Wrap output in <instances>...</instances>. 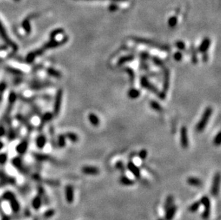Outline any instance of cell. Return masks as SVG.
<instances>
[{
	"label": "cell",
	"instance_id": "cell-1",
	"mask_svg": "<svg viewBox=\"0 0 221 220\" xmlns=\"http://www.w3.org/2000/svg\"><path fill=\"white\" fill-rule=\"evenodd\" d=\"M67 41H68V37H65L62 40H59V41L55 40V39L51 40L50 42H48L47 43L45 44L42 48L29 53L26 57L27 62H28V63H32L37 56L42 55V54L45 53V52L46 50H50V49L56 48V47H58L61 46V45H65L66 42H67Z\"/></svg>",
	"mask_w": 221,
	"mask_h": 220
},
{
	"label": "cell",
	"instance_id": "cell-2",
	"mask_svg": "<svg viewBox=\"0 0 221 220\" xmlns=\"http://www.w3.org/2000/svg\"><path fill=\"white\" fill-rule=\"evenodd\" d=\"M131 39L132 40V41L135 42L137 44H141V45H148L151 47H154V48L158 49V50L161 51H168L170 50V48L169 46L168 45H163V44L160 43V42H155L154 40H149V39L146 38H143V37H132Z\"/></svg>",
	"mask_w": 221,
	"mask_h": 220
},
{
	"label": "cell",
	"instance_id": "cell-3",
	"mask_svg": "<svg viewBox=\"0 0 221 220\" xmlns=\"http://www.w3.org/2000/svg\"><path fill=\"white\" fill-rule=\"evenodd\" d=\"M212 114V108L211 106H207L206 109L204 111L200 121L196 125V131L198 132H201L205 129L206 127L207 123H208L209 119L211 117Z\"/></svg>",
	"mask_w": 221,
	"mask_h": 220
},
{
	"label": "cell",
	"instance_id": "cell-4",
	"mask_svg": "<svg viewBox=\"0 0 221 220\" xmlns=\"http://www.w3.org/2000/svg\"><path fill=\"white\" fill-rule=\"evenodd\" d=\"M163 72V90L161 91V99H165L166 96V93L169 89L170 86V71L166 66H164L161 68Z\"/></svg>",
	"mask_w": 221,
	"mask_h": 220
},
{
	"label": "cell",
	"instance_id": "cell-5",
	"mask_svg": "<svg viewBox=\"0 0 221 220\" xmlns=\"http://www.w3.org/2000/svg\"><path fill=\"white\" fill-rule=\"evenodd\" d=\"M140 82L141 86L145 89H148V90L150 91L155 95L159 96L160 99L161 98V92H160L159 89H158L153 84L150 82V80L145 76H142L140 79Z\"/></svg>",
	"mask_w": 221,
	"mask_h": 220
},
{
	"label": "cell",
	"instance_id": "cell-6",
	"mask_svg": "<svg viewBox=\"0 0 221 220\" xmlns=\"http://www.w3.org/2000/svg\"><path fill=\"white\" fill-rule=\"evenodd\" d=\"M201 205L203 206L204 210L202 213V218L204 220H207L210 216L211 212V202H210V198L207 196H204L200 199Z\"/></svg>",
	"mask_w": 221,
	"mask_h": 220
},
{
	"label": "cell",
	"instance_id": "cell-7",
	"mask_svg": "<svg viewBox=\"0 0 221 220\" xmlns=\"http://www.w3.org/2000/svg\"><path fill=\"white\" fill-rule=\"evenodd\" d=\"M220 175L219 172H216L214 174L213 179H212L211 189L212 196L213 197H217L219 194V191H220Z\"/></svg>",
	"mask_w": 221,
	"mask_h": 220
},
{
	"label": "cell",
	"instance_id": "cell-8",
	"mask_svg": "<svg viewBox=\"0 0 221 220\" xmlns=\"http://www.w3.org/2000/svg\"><path fill=\"white\" fill-rule=\"evenodd\" d=\"M3 198L9 202L12 209V210L14 211V212H17V211L19 210V202L17 200L14 194H12V193L10 192H7L3 194Z\"/></svg>",
	"mask_w": 221,
	"mask_h": 220
},
{
	"label": "cell",
	"instance_id": "cell-9",
	"mask_svg": "<svg viewBox=\"0 0 221 220\" xmlns=\"http://www.w3.org/2000/svg\"><path fill=\"white\" fill-rule=\"evenodd\" d=\"M62 96H63V91L60 89L57 90L56 96H55V104H54V113L55 116H57L60 111L62 101Z\"/></svg>",
	"mask_w": 221,
	"mask_h": 220
},
{
	"label": "cell",
	"instance_id": "cell-10",
	"mask_svg": "<svg viewBox=\"0 0 221 220\" xmlns=\"http://www.w3.org/2000/svg\"><path fill=\"white\" fill-rule=\"evenodd\" d=\"M0 36L2 37L4 41L6 42L8 45H9V47H11L13 50H17V46L16 44L14 43V42L12 41L11 39L8 37L6 30H5V29L4 27H3L2 24H1V22H0Z\"/></svg>",
	"mask_w": 221,
	"mask_h": 220
},
{
	"label": "cell",
	"instance_id": "cell-11",
	"mask_svg": "<svg viewBox=\"0 0 221 220\" xmlns=\"http://www.w3.org/2000/svg\"><path fill=\"white\" fill-rule=\"evenodd\" d=\"M180 144L183 149H187L189 147V139L188 129L185 126L182 127L180 129Z\"/></svg>",
	"mask_w": 221,
	"mask_h": 220
},
{
	"label": "cell",
	"instance_id": "cell-12",
	"mask_svg": "<svg viewBox=\"0 0 221 220\" xmlns=\"http://www.w3.org/2000/svg\"><path fill=\"white\" fill-rule=\"evenodd\" d=\"M82 172L86 175L89 176H97L99 174V170L97 167L94 166L86 165L82 167Z\"/></svg>",
	"mask_w": 221,
	"mask_h": 220
},
{
	"label": "cell",
	"instance_id": "cell-13",
	"mask_svg": "<svg viewBox=\"0 0 221 220\" xmlns=\"http://www.w3.org/2000/svg\"><path fill=\"white\" fill-rule=\"evenodd\" d=\"M65 199L67 203L72 204L75 199V192H74V187L72 185H67L65 189Z\"/></svg>",
	"mask_w": 221,
	"mask_h": 220
},
{
	"label": "cell",
	"instance_id": "cell-14",
	"mask_svg": "<svg viewBox=\"0 0 221 220\" xmlns=\"http://www.w3.org/2000/svg\"><path fill=\"white\" fill-rule=\"evenodd\" d=\"M127 170L132 174V175L137 179L140 177V170L139 167L137 166L133 162H129L127 165Z\"/></svg>",
	"mask_w": 221,
	"mask_h": 220
},
{
	"label": "cell",
	"instance_id": "cell-15",
	"mask_svg": "<svg viewBox=\"0 0 221 220\" xmlns=\"http://www.w3.org/2000/svg\"><path fill=\"white\" fill-rule=\"evenodd\" d=\"M210 44H211V41H210V39L207 38V37L204 38L198 47V52L202 54L207 52V51L210 48Z\"/></svg>",
	"mask_w": 221,
	"mask_h": 220
},
{
	"label": "cell",
	"instance_id": "cell-16",
	"mask_svg": "<svg viewBox=\"0 0 221 220\" xmlns=\"http://www.w3.org/2000/svg\"><path fill=\"white\" fill-rule=\"evenodd\" d=\"M177 210H178V206L176 205L173 204L171 206H170L168 209H166V212H165V220H173V218L176 214Z\"/></svg>",
	"mask_w": 221,
	"mask_h": 220
},
{
	"label": "cell",
	"instance_id": "cell-17",
	"mask_svg": "<svg viewBox=\"0 0 221 220\" xmlns=\"http://www.w3.org/2000/svg\"><path fill=\"white\" fill-rule=\"evenodd\" d=\"M187 183L189 185L195 187H200L202 185V181L200 178L195 177H189L187 179Z\"/></svg>",
	"mask_w": 221,
	"mask_h": 220
},
{
	"label": "cell",
	"instance_id": "cell-18",
	"mask_svg": "<svg viewBox=\"0 0 221 220\" xmlns=\"http://www.w3.org/2000/svg\"><path fill=\"white\" fill-rule=\"evenodd\" d=\"M135 60V55H127L121 57L119 60H117V66H122L124 64L127 63V62H130Z\"/></svg>",
	"mask_w": 221,
	"mask_h": 220
},
{
	"label": "cell",
	"instance_id": "cell-19",
	"mask_svg": "<svg viewBox=\"0 0 221 220\" xmlns=\"http://www.w3.org/2000/svg\"><path fill=\"white\" fill-rule=\"evenodd\" d=\"M119 182L122 185L125 186V187H130L133 186L135 184V182L132 179H130L129 177L125 175H122L119 177Z\"/></svg>",
	"mask_w": 221,
	"mask_h": 220
},
{
	"label": "cell",
	"instance_id": "cell-20",
	"mask_svg": "<svg viewBox=\"0 0 221 220\" xmlns=\"http://www.w3.org/2000/svg\"><path fill=\"white\" fill-rule=\"evenodd\" d=\"M128 97L132 99H135L140 96V92L135 88H131L127 92Z\"/></svg>",
	"mask_w": 221,
	"mask_h": 220
},
{
	"label": "cell",
	"instance_id": "cell-21",
	"mask_svg": "<svg viewBox=\"0 0 221 220\" xmlns=\"http://www.w3.org/2000/svg\"><path fill=\"white\" fill-rule=\"evenodd\" d=\"M88 119L89 122L94 127L98 126L99 124V117L95 114H94V113H89L88 114Z\"/></svg>",
	"mask_w": 221,
	"mask_h": 220
},
{
	"label": "cell",
	"instance_id": "cell-22",
	"mask_svg": "<svg viewBox=\"0 0 221 220\" xmlns=\"http://www.w3.org/2000/svg\"><path fill=\"white\" fill-rule=\"evenodd\" d=\"M28 147V142L27 140H24V141L22 142L17 147V152L18 153L22 155V154H24L25 152L27 151V149Z\"/></svg>",
	"mask_w": 221,
	"mask_h": 220
},
{
	"label": "cell",
	"instance_id": "cell-23",
	"mask_svg": "<svg viewBox=\"0 0 221 220\" xmlns=\"http://www.w3.org/2000/svg\"><path fill=\"white\" fill-rule=\"evenodd\" d=\"M190 55H191L192 62H193V64H198V55H197L196 50H195V47H194L193 45H192L191 46H190Z\"/></svg>",
	"mask_w": 221,
	"mask_h": 220
},
{
	"label": "cell",
	"instance_id": "cell-24",
	"mask_svg": "<svg viewBox=\"0 0 221 220\" xmlns=\"http://www.w3.org/2000/svg\"><path fill=\"white\" fill-rule=\"evenodd\" d=\"M52 85V84L50 82H39V83H35V84H32L30 88L33 89H42V88L48 87L49 86Z\"/></svg>",
	"mask_w": 221,
	"mask_h": 220
},
{
	"label": "cell",
	"instance_id": "cell-25",
	"mask_svg": "<svg viewBox=\"0 0 221 220\" xmlns=\"http://www.w3.org/2000/svg\"><path fill=\"white\" fill-rule=\"evenodd\" d=\"M150 107L152 108V109H153V110H155V111H158V112H162V111H163V107H162V106L160 105L158 101H156L155 100H151L150 101Z\"/></svg>",
	"mask_w": 221,
	"mask_h": 220
},
{
	"label": "cell",
	"instance_id": "cell-26",
	"mask_svg": "<svg viewBox=\"0 0 221 220\" xmlns=\"http://www.w3.org/2000/svg\"><path fill=\"white\" fill-rule=\"evenodd\" d=\"M150 59L152 62H153V64H154L155 66H157V67H160V69L163 68L164 66H165V63L163 62V60H162L161 59H160L159 57H156V56H153V57H150Z\"/></svg>",
	"mask_w": 221,
	"mask_h": 220
},
{
	"label": "cell",
	"instance_id": "cell-27",
	"mask_svg": "<svg viewBox=\"0 0 221 220\" xmlns=\"http://www.w3.org/2000/svg\"><path fill=\"white\" fill-rule=\"evenodd\" d=\"M46 142H47V139L45 136H43V135L39 136L36 140L37 146V147H39L40 149H42L43 147L45 146V145H46Z\"/></svg>",
	"mask_w": 221,
	"mask_h": 220
},
{
	"label": "cell",
	"instance_id": "cell-28",
	"mask_svg": "<svg viewBox=\"0 0 221 220\" xmlns=\"http://www.w3.org/2000/svg\"><path fill=\"white\" fill-rule=\"evenodd\" d=\"M200 206H201V203H200V200L196 201L195 202H194L192 204H190V206H189V208H188V210L190 211V212L195 213V212H196V211H198L199 209H200Z\"/></svg>",
	"mask_w": 221,
	"mask_h": 220
},
{
	"label": "cell",
	"instance_id": "cell-29",
	"mask_svg": "<svg viewBox=\"0 0 221 220\" xmlns=\"http://www.w3.org/2000/svg\"><path fill=\"white\" fill-rule=\"evenodd\" d=\"M47 72L52 77H55V78H61L62 74L59 71L53 68H48L47 69Z\"/></svg>",
	"mask_w": 221,
	"mask_h": 220
},
{
	"label": "cell",
	"instance_id": "cell-30",
	"mask_svg": "<svg viewBox=\"0 0 221 220\" xmlns=\"http://www.w3.org/2000/svg\"><path fill=\"white\" fill-rule=\"evenodd\" d=\"M65 137H66V139H69L72 142H77L79 139L78 136H77L75 133H73V132H67L65 134Z\"/></svg>",
	"mask_w": 221,
	"mask_h": 220
},
{
	"label": "cell",
	"instance_id": "cell-31",
	"mask_svg": "<svg viewBox=\"0 0 221 220\" xmlns=\"http://www.w3.org/2000/svg\"><path fill=\"white\" fill-rule=\"evenodd\" d=\"M173 202H174V197L173 195H169L165 199V202L164 204V209L166 210L168 209L170 206H171L173 204Z\"/></svg>",
	"mask_w": 221,
	"mask_h": 220
},
{
	"label": "cell",
	"instance_id": "cell-32",
	"mask_svg": "<svg viewBox=\"0 0 221 220\" xmlns=\"http://www.w3.org/2000/svg\"><path fill=\"white\" fill-rule=\"evenodd\" d=\"M124 70H125V72H127V73L128 74V75H129L131 83L134 82L135 79V74L134 71H133L131 68H130V67H125V68L124 69Z\"/></svg>",
	"mask_w": 221,
	"mask_h": 220
},
{
	"label": "cell",
	"instance_id": "cell-33",
	"mask_svg": "<svg viewBox=\"0 0 221 220\" xmlns=\"http://www.w3.org/2000/svg\"><path fill=\"white\" fill-rule=\"evenodd\" d=\"M41 204H42L41 199H40V197H35V199H33L32 203L33 208L35 209H40V206H41Z\"/></svg>",
	"mask_w": 221,
	"mask_h": 220
},
{
	"label": "cell",
	"instance_id": "cell-34",
	"mask_svg": "<svg viewBox=\"0 0 221 220\" xmlns=\"http://www.w3.org/2000/svg\"><path fill=\"white\" fill-rule=\"evenodd\" d=\"M57 144H58V146L60 147H61V148L65 147V145H66V137H65V135H63V134L59 135Z\"/></svg>",
	"mask_w": 221,
	"mask_h": 220
},
{
	"label": "cell",
	"instance_id": "cell-35",
	"mask_svg": "<svg viewBox=\"0 0 221 220\" xmlns=\"http://www.w3.org/2000/svg\"><path fill=\"white\" fill-rule=\"evenodd\" d=\"M17 119L19 120L20 122H22L24 125H25L26 127H27L29 129H33L32 126V125L30 124L27 121H26V119H25L22 116H21V115H18V116H17Z\"/></svg>",
	"mask_w": 221,
	"mask_h": 220
},
{
	"label": "cell",
	"instance_id": "cell-36",
	"mask_svg": "<svg viewBox=\"0 0 221 220\" xmlns=\"http://www.w3.org/2000/svg\"><path fill=\"white\" fill-rule=\"evenodd\" d=\"M177 23H178V18H177V17H175V16L171 17L168 19V26L171 28L175 27L177 25Z\"/></svg>",
	"mask_w": 221,
	"mask_h": 220
},
{
	"label": "cell",
	"instance_id": "cell-37",
	"mask_svg": "<svg viewBox=\"0 0 221 220\" xmlns=\"http://www.w3.org/2000/svg\"><path fill=\"white\" fill-rule=\"evenodd\" d=\"M64 33V30L63 29H55L54 31H52L50 34V39L51 40H53V39L55 38V37H57V35H61V34Z\"/></svg>",
	"mask_w": 221,
	"mask_h": 220
},
{
	"label": "cell",
	"instance_id": "cell-38",
	"mask_svg": "<svg viewBox=\"0 0 221 220\" xmlns=\"http://www.w3.org/2000/svg\"><path fill=\"white\" fill-rule=\"evenodd\" d=\"M151 56L148 52H143L140 54V58L141 61H146L148 62V60H150Z\"/></svg>",
	"mask_w": 221,
	"mask_h": 220
},
{
	"label": "cell",
	"instance_id": "cell-39",
	"mask_svg": "<svg viewBox=\"0 0 221 220\" xmlns=\"http://www.w3.org/2000/svg\"><path fill=\"white\" fill-rule=\"evenodd\" d=\"M115 168L118 170L121 171L122 172H125V167L124 163L122 161H118V162H116Z\"/></svg>",
	"mask_w": 221,
	"mask_h": 220
},
{
	"label": "cell",
	"instance_id": "cell-40",
	"mask_svg": "<svg viewBox=\"0 0 221 220\" xmlns=\"http://www.w3.org/2000/svg\"><path fill=\"white\" fill-rule=\"evenodd\" d=\"M22 27L25 30L27 33H30L31 32V26H30V22L28 19H25L22 22Z\"/></svg>",
	"mask_w": 221,
	"mask_h": 220
},
{
	"label": "cell",
	"instance_id": "cell-41",
	"mask_svg": "<svg viewBox=\"0 0 221 220\" xmlns=\"http://www.w3.org/2000/svg\"><path fill=\"white\" fill-rule=\"evenodd\" d=\"M220 135H221V132H219L216 134V136L215 137V138H214L213 144H214V145H215V146H220V142H221Z\"/></svg>",
	"mask_w": 221,
	"mask_h": 220
},
{
	"label": "cell",
	"instance_id": "cell-42",
	"mask_svg": "<svg viewBox=\"0 0 221 220\" xmlns=\"http://www.w3.org/2000/svg\"><path fill=\"white\" fill-rule=\"evenodd\" d=\"M53 116H54V114L50 112H47L46 113V114H45V115H44L42 117V123L50 121V120L52 119V117H53Z\"/></svg>",
	"mask_w": 221,
	"mask_h": 220
},
{
	"label": "cell",
	"instance_id": "cell-43",
	"mask_svg": "<svg viewBox=\"0 0 221 220\" xmlns=\"http://www.w3.org/2000/svg\"><path fill=\"white\" fill-rule=\"evenodd\" d=\"M6 70L8 71V72H10V73H12L14 74H19V75H20V74H23V72H21V71L18 70V69H17L12 68V67H6Z\"/></svg>",
	"mask_w": 221,
	"mask_h": 220
},
{
	"label": "cell",
	"instance_id": "cell-44",
	"mask_svg": "<svg viewBox=\"0 0 221 220\" xmlns=\"http://www.w3.org/2000/svg\"><path fill=\"white\" fill-rule=\"evenodd\" d=\"M138 157H139L140 159H141L142 160H145L148 157V152H147L146 150L143 149L140 151L139 153H138Z\"/></svg>",
	"mask_w": 221,
	"mask_h": 220
},
{
	"label": "cell",
	"instance_id": "cell-45",
	"mask_svg": "<svg viewBox=\"0 0 221 220\" xmlns=\"http://www.w3.org/2000/svg\"><path fill=\"white\" fill-rule=\"evenodd\" d=\"M175 46L180 50H184L185 49V44L183 41H177L175 42Z\"/></svg>",
	"mask_w": 221,
	"mask_h": 220
},
{
	"label": "cell",
	"instance_id": "cell-46",
	"mask_svg": "<svg viewBox=\"0 0 221 220\" xmlns=\"http://www.w3.org/2000/svg\"><path fill=\"white\" fill-rule=\"evenodd\" d=\"M173 58L177 62H180L183 59V54L180 52H176L173 55Z\"/></svg>",
	"mask_w": 221,
	"mask_h": 220
},
{
	"label": "cell",
	"instance_id": "cell-47",
	"mask_svg": "<svg viewBox=\"0 0 221 220\" xmlns=\"http://www.w3.org/2000/svg\"><path fill=\"white\" fill-rule=\"evenodd\" d=\"M7 160V155L6 154H1L0 155V164L4 165Z\"/></svg>",
	"mask_w": 221,
	"mask_h": 220
},
{
	"label": "cell",
	"instance_id": "cell-48",
	"mask_svg": "<svg viewBox=\"0 0 221 220\" xmlns=\"http://www.w3.org/2000/svg\"><path fill=\"white\" fill-rule=\"evenodd\" d=\"M16 99H17L16 94H15L14 93H11L9 96V101L10 104H13V103L15 101V100H16Z\"/></svg>",
	"mask_w": 221,
	"mask_h": 220
},
{
	"label": "cell",
	"instance_id": "cell-49",
	"mask_svg": "<svg viewBox=\"0 0 221 220\" xmlns=\"http://www.w3.org/2000/svg\"><path fill=\"white\" fill-rule=\"evenodd\" d=\"M118 9V6L117 4H112L109 5V10L110 12H114V11H117V10Z\"/></svg>",
	"mask_w": 221,
	"mask_h": 220
},
{
	"label": "cell",
	"instance_id": "cell-50",
	"mask_svg": "<svg viewBox=\"0 0 221 220\" xmlns=\"http://www.w3.org/2000/svg\"><path fill=\"white\" fill-rule=\"evenodd\" d=\"M202 62H207V60H208V55H207V52H205V53L202 54Z\"/></svg>",
	"mask_w": 221,
	"mask_h": 220
},
{
	"label": "cell",
	"instance_id": "cell-51",
	"mask_svg": "<svg viewBox=\"0 0 221 220\" xmlns=\"http://www.w3.org/2000/svg\"><path fill=\"white\" fill-rule=\"evenodd\" d=\"M6 86L5 83H1V84H0V92L2 93L3 92H4V89H6Z\"/></svg>",
	"mask_w": 221,
	"mask_h": 220
},
{
	"label": "cell",
	"instance_id": "cell-52",
	"mask_svg": "<svg viewBox=\"0 0 221 220\" xmlns=\"http://www.w3.org/2000/svg\"><path fill=\"white\" fill-rule=\"evenodd\" d=\"M4 133H5V131H4V127H1V126H0V137H2L3 135L4 134Z\"/></svg>",
	"mask_w": 221,
	"mask_h": 220
},
{
	"label": "cell",
	"instance_id": "cell-53",
	"mask_svg": "<svg viewBox=\"0 0 221 220\" xmlns=\"http://www.w3.org/2000/svg\"><path fill=\"white\" fill-rule=\"evenodd\" d=\"M54 213H55V212H54V211H53V210L47 211V213H46V214H45V215H46L47 216H51L53 215Z\"/></svg>",
	"mask_w": 221,
	"mask_h": 220
},
{
	"label": "cell",
	"instance_id": "cell-54",
	"mask_svg": "<svg viewBox=\"0 0 221 220\" xmlns=\"http://www.w3.org/2000/svg\"><path fill=\"white\" fill-rule=\"evenodd\" d=\"M3 147H4V144H3L1 142H0V150H1Z\"/></svg>",
	"mask_w": 221,
	"mask_h": 220
},
{
	"label": "cell",
	"instance_id": "cell-55",
	"mask_svg": "<svg viewBox=\"0 0 221 220\" xmlns=\"http://www.w3.org/2000/svg\"><path fill=\"white\" fill-rule=\"evenodd\" d=\"M112 1H119V2H121V1H127V0H112Z\"/></svg>",
	"mask_w": 221,
	"mask_h": 220
},
{
	"label": "cell",
	"instance_id": "cell-56",
	"mask_svg": "<svg viewBox=\"0 0 221 220\" xmlns=\"http://www.w3.org/2000/svg\"><path fill=\"white\" fill-rule=\"evenodd\" d=\"M158 220H165V219H159Z\"/></svg>",
	"mask_w": 221,
	"mask_h": 220
}]
</instances>
